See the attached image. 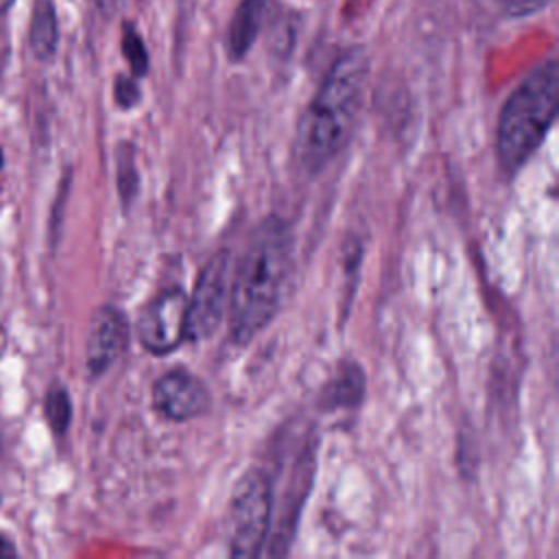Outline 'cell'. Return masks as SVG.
<instances>
[{
  "label": "cell",
  "mask_w": 559,
  "mask_h": 559,
  "mask_svg": "<svg viewBox=\"0 0 559 559\" xmlns=\"http://www.w3.org/2000/svg\"><path fill=\"white\" fill-rule=\"evenodd\" d=\"M293 273V236L271 218L251 238L229 275L227 332L234 345H247L277 314Z\"/></svg>",
  "instance_id": "obj_1"
},
{
  "label": "cell",
  "mask_w": 559,
  "mask_h": 559,
  "mask_svg": "<svg viewBox=\"0 0 559 559\" xmlns=\"http://www.w3.org/2000/svg\"><path fill=\"white\" fill-rule=\"evenodd\" d=\"M369 57L362 48L343 52L297 122L295 159L306 175L321 173L349 142L362 109Z\"/></svg>",
  "instance_id": "obj_2"
},
{
  "label": "cell",
  "mask_w": 559,
  "mask_h": 559,
  "mask_svg": "<svg viewBox=\"0 0 559 559\" xmlns=\"http://www.w3.org/2000/svg\"><path fill=\"white\" fill-rule=\"evenodd\" d=\"M559 66L555 59L537 66L504 100L498 120L496 153L502 170L515 175L539 148L557 116Z\"/></svg>",
  "instance_id": "obj_3"
},
{
  "label": "cell",
  "mask_w": 559,
  "mask_h": 559,
  "mask_svg": "<svg viewBox=\"0 0 559 559\" xmlns=\"http://www.w3.org/2000/svg\"><path fill=\"white\" fill-rule=\"evenodd\" d=\"M229 555L258 557L273 528V483L264 469L238 476L229 496Z\"/></svg>",
  "instance_id": "obj_4"
},
{
  "label": "cell",
  "mask_w": 559,
  "mask_h": 559,
  "mask_svg": "<svg viewBox=\"0 0 559 559\" xmlns=\"http://www.w3.org/2000/svg\"><path fill=\"white\" fill-rule=\"evenodd\" d=\"M231 253L218 249L201 269L186 308V341L201 343L210 338L225 319L229 299Z\"/></svg>",
  "instance_id": "obj_5"
},
{
  "label": "cell",
  "mask_w": 559,
  "mask_h": 559,
  "mask_svg": "<svg viewBox=\"0 0 559 559\" xmlns=\"http://www.w3.org/2000/svg\"><path fill=\"white\" fill-rule=\"evenodd\" d=\"M186 308L188 295L179 286H168L144 304L135 330L148 354H170L186 341Z\"/></svg>",
  "instance_id": "obj_6"
},
{
  "label": "cell",
  "mask_w": 559,
  "mask_h": 559,
  "mask_svg": "<svg viewBox=\"0 0 559 559\" xmlns=\"http://www.w3.org/2000/svg\"><path fill=\"white\" fill-rule=\"evenodd\" d=\"M153 404L166 419L188 421L207 411L210 393L201 378L177 367L155 380Z\"/></svg>",
  "instance_id": "obj_7"
},
{
  "label": "cell",
  "mask_w": 559,
  "mask_h": 559,
  "mask_svg": "<svg viewBox=\"0 0 559 559\" xmlns=\"http://www.w3.org/2000/svg\"><path fill=\"white\" fill-rule=\"evenodd\" d=\"M129 323L124 312L116 306H100L94 310L87 328L85 362L92 376L105 373L127 349Z\"/></svg>",
  "instance_id": "obj_8"
},
{
  "label": "cell",
  "mask_w": 559,
  "mask_h": 559,
  "mask_svg": "<svg viewBox=\"0 0 559 559\" xmlns=\"http://www.w3.org/2000/svg\"><path fill=\"white\" fill-rule=\"evenodd\" d=\"M266 0H240L227 28V52L234 61H240L258 39Z\"/></svg>",
  "instance_id": "obj_9"
},
{
  "label": "cell",
  "mask_w": 559,
  "mask_h": 559,
  "mask_svg": "<svg viewBox=\"0 0 559 559\" xmlns=\"http://www.w3.org/2000/svg\"><path fill=\"white\" fill-rule=\"evenodd\" d=\"M365 397V373L354 362L347 360L338 367L334 378L321 391V406L323 408H352L358 406Z\"/></svg>",
  "instance_id": "obj_10"
},
{
  "label": "cell",
  "mask_w": 559,
  "mask_h": 559,
  "mask_svg": "<svg viewBox=\"0 0 559 559\" xmlns=\"http://www.w3.org/2000/svg\"><path fill=\"white\" fill-rule=\"evenodd\" d=\"M59 28L57 15L50 0H37L31 17V48L37 59H50L57 50Z\"/></svg>",
  "instance_id": "obj_11"
},
{
  "label": "cell",
  "mask_w": 559,
  "mask_h": 559,
  "mask_svg": "<svg viewBox=\"0 0 559 559\" xmlns=\"http://www.w3.org/2000/svg\"><path fill=\"white\" fill-rule=\"evenodd\" d=\"M44 413L55 435H66L72 421V402L63 386H52L44 400Z\"/></svg>",
  "instance_id": "obj_12"
},
{
  "label": "cell",
  "mask_w": 559,
  "mask_h": 559,
  "mask_svg": "<svg viewBox=\"0 0 559 559\" xmlns=\"http://www.w3.org/2000/svg\"><path fill=\"white\" fill-rule=\"evenodd\" d=\"M122 55H124V59L131 68V74L135 79L146 74L148 52H146V46H144L140 33L131 24H124V31H122Z\"/></svg>",
  "instance_id": "obj_13"
},
{
  "label": "cell",
  "mask_w": 559,
  "mask_h": 559,
  "mask_svg": "<svg viewBox=\"0 0 559 559\" xmlns=\"http://www.w3.org/2000/svg\"><path fill=\"white\" fill-rule=\"evenodd\" d=\"M124 155L120 151L118 155V192H120V201L124 203V207H129V203L133 201L135 192H138V168L133 162V148L129 144H124Z\"/></svg>",
  "instance_id": "obj_14"
},
{
  "label": "cell",
  "mask_w": 559,
  "mask_h": 559,
  "mask_svg": "<svg viewBox=\"0 0 559 559\" xmlns=\"http://www.w3.org/2000/svg\"><path fill=\"white\" fill-rule=\"evenodd\" d=\"M114 98H116V105L122 109H131L133 105H138V100H140L138 81L129 79V76H118L116 85H114Z\"/></svg>",
  "instance_id": "obj_15"
},
{
  "label": "cell",
  "mask_w": 559,
  "mask_h": 559,
  "mask_svg": "<svg viewBox=\"0 0 559 559\" xmlns=\"http://www.w3.org/2000/svg\"><path fill=\"white\" fill-rule=\"evenodd\" d=\"M550 0H498L500 9L511 15V17H522V15H531L537 13L539 9H544Z\"/></svg>",
  "instance_id": "obj_16"
},
{
  "label": "cell",
  "mask_w": 559,
  "mask_h": 559,
  "mask_svg": "<svg viewBox=\"0 0 559 559\" xmlns=\"http://www.w3.org/2000/svg\"><path fill=\"white\" fill-rule=\"evenodd\" d=\"M96 2H98V7H100L103 13L111 15V13H116V11L120 9V4H122L124 0H96Z\"/></svg>",
  "instance_id": "obj_17"
},
{
  "label": "cell",
  "mask_w": 559,
  "mask_h": 559,
  "mask_svg": "<svg viewBox=\"0 0 559 559\" xmlns=\"http://www.w3.org/2000/svg\"><path fill=\"white\" fill-rule=\"evenodd\" d=\"M15 555H17V550H15L13 542L7 537H0V557H15Z\"/></svg>",
  "instance_id": "obj_18"
},
{
  "label": "cell",
  "mask_w": 559,
  "mask_h": 559,
  "mask_svg": "<svg viewBox=\"0 0 559 559\" xmlns=\"http://www.w3.org/2000/svg\"><path fill=\"white\" fill-rule=\"evenodd\" d=\"M11 4H13V0H0V13H4Z\"/></svg>",
  "instance_id": "obj_19"
},
{
  "label": "cell",
  "mask_w": 559,
  "mask_h": 559,
  "mask_svg": "<svg viewBox=\"0 0 559 559\" xmlns=\"http://www.w3.org/2000/svg\"><path fill=\"white\" fill-rule=\"evenodd\" d=\"M2 164H4V157H2V151H0V168H2Z\"/></svg>",
  "instance_id": "obj_20"
}]
</instances>
